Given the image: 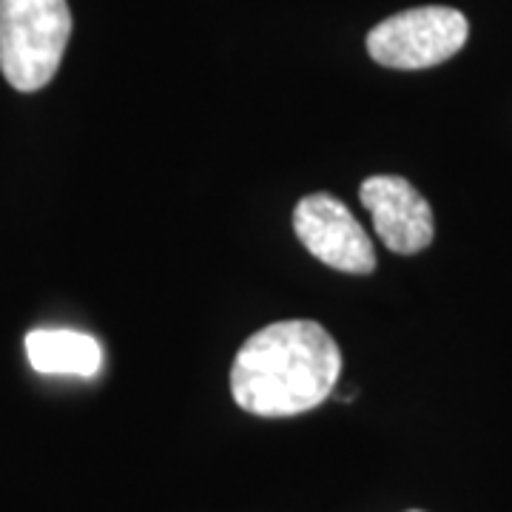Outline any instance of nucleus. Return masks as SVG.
<instances>
[{
  "instance_id": "nucleus-1",
  "label": "nucleus",
  "mask_w": 512,
  "mask_h": 512,
  "mask_svg": "<svg viewBox=\"0 0 512 512\" xmlns=\"http://www.w3.org/2000/svg\"><path fill=\"white\" fill-rule=\"evenodd\" d=\"M342 376V350L328 330L308 319L256 330L231 367V393L262 419L299 416L328 399Z\"/></svg>"
},
{
  "instance_id": "nucleus-2",
  "label": "nucleus",
  "mask_w": 512,
  "mask_h": 512,
  "mask_svg": "<svg viewBox=\"0 0 512 512\" xmlns=\"http://www.w3.org/2000/svg\"><path fill=\"white\" fill-rule=\"evenodd\" d=\"M72 37L66 0H0V72L18 92L52 83Z\"/></svg>"
},
{
  "instance_id": "nucleus-3",
  "label": "nucleus",
  "mask_w": 512,
  "mask_h": 512,
  "mask_svg": "<svg viewBox=\"0 0 512 512\" xmlns=\"http://www.w3.org/2000/svg\"><path fill=\"white\" fill-rule=\"evenodd\" d=\"M467 18L450 6H419L382 20L367 32V52L387 69H430L467 43Z\"/></svg>"
},
{
  "instance_id": "nucleus-4",
  "label": "nucleus",
  "mask_w": 512,
  "mask_h": 512,
  "mask_svg": "<svg viewBox=\"0 0 512 512\" xmlns=\"http://www.w3.org/2000/svg\"><path fill=\"white\" fill-rule=\"evenodd\" d=\"M293 231L319 262L345 274H370L376 251L350 208L333 194H308L293 208Z\"/></svg>"
},
{
  "instance_id": "nucleus-5",
  "label": "nucleus",
  "mask_w": 512,
  "mask_h": 512,
  "mask_svg": "<svg viewBox=\"0 0 512 512\" xmlns=\"http://www.w3.org/2000/svg\"><path fill=\"white\" fill-rule=\"evenodd\" d=\"M359 200L370 211L379 239L393 254H419L433 242V208L410 180L393 174L367 177L359 188Z\"/></svg>"
},
{
  "instance_id": "nucleus-6",
  "label": "nucleus",
  "mask_w": 512,
  "mask_h": 512,
  "mask_svg": "<svg viewBox=\"0 0 512 512\" xmlns=\"http://www.w3.org/2000/svg\"><path fill=\"white\" fill-rule=\"evenodd\" d=\"M29 365L43 376H80L92 379L103 365L100 342L69 328H37L26 336Z\"/></svg>"
},
{
  "instance_id": "nucleus-7",
  "label": "nucleus",
  "mask_w": 512,
  "mask_h": 512,
  "mask_svg": "<svg viewBox=\"0 0 512 512\" xmlns=\"http://www.w3.org/2000/svg\"><path fill=\"white\" fill-rule=\"evenodd\" d=\"M410 512H421V510H410Z\"/></svg>"
}]
</instances>
